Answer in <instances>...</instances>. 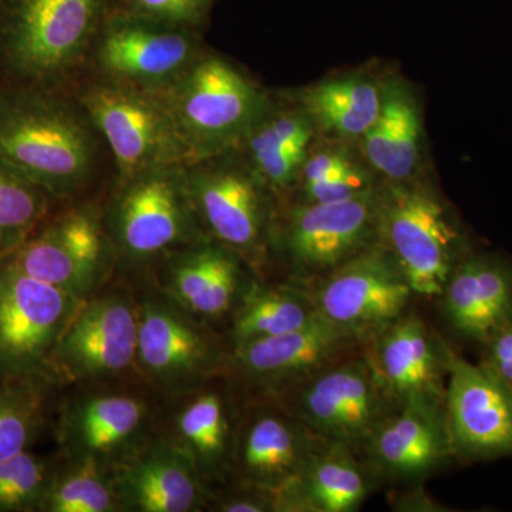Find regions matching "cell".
<instances>
[{
    "mask_svg": "<svg viewBox=\"0 0 512 512\" xmlns=\"http://www.w3.org/2000/svg\"><path fill=\"white\" fill-rule=\"evenodd\" d=\"M94 157L87 121L63 101L39 93L0 97V161L47 194L79 190Z\"/></svg>",
    "mask_w": 512,
    "mask_h": 512,
    "instance_id": "1",
    "label": "cell"
},
{
    "mask_svg": "<svg viewBox=\"0 0 512 512\" xmlns=\"http://www.w3.org/2000/svg\"><path fill=\"white\" fill-rule=\"evenodd\" d=\"M161 96L190 163L237 151L272 109L268 96L234 64L204 53Z\"/></svg>",
    "mask_w": 512,
    "mask_h": 512,
    "instance_id": "2",
    "label": "cell"
},
{
    "mask_svg": "<svg viewBox=\"0 0 512 512\" xmlns=\"http://www.w3.org/2000/svg\"><path fill=\"white\" fill-rule=\"evenodd\" d=\"M377 231L414 295L440 298L461 261L460 232L443 201L417 181H387L379 188Z\"/></svg>",
    "mask_w": 512,
    "mask_h": 512,
    "instance_id": "3",
    "label": "cell"
},
{
    "mask_svg": "<svg viewBox=\"0 0 512 512\" xmlns=\"http://www.w3.org/2000/svg\"><path fill=\"white\" fill-rule=\"evenodd\" d=\"M110 6L111 0H9L6 59L33 82L66 76L94 45Z\"/></svg>",
    "mask_w": 512,
    "mask_h": 512,
    "instance_id": "4",
    "label": "cell"
},
{
    "mask_svg": "<svg viewBox=\"0 0 512 512\" xmlns=\"http://www.w3.org/2000/svg\"><path fill=\"white\" fill-rule=\"evenodd\" d=\"M288 410L320 439L362 453L397 403L384 390L365 352L352 353L279 392Z\"/></svg>",
    "mask_w": 512,
    "mask_h": 512,
    "instance_id": "5",
    "label": "cell"
},
{
    "mask_svg": "<svg viewBox=\"0 0 512 512\" xmlns=\"http://www.w3.org/2000/svg\"><path fill=\"white\" fill-rule=\"evenodd\" d=\"M80 103L106 140L121 181L154 168L190 164L161 93L104 80L84 90Z\"/></svg>",
    "mask_w": 512,
    "mask_h": 512,
    "instance_id": "6",
    "label": "cell"
},
{
    "mask_svg": "<svg viewBox=\"0 0 512 512\" xmlns=\"http://www.w3.org/2000/svg\"><path fill=\"white\" fill-rule=\"evenodd\" d=\"M231 153L185 164V190L211 239L239 256L255 258L271 231V188L247 160Z\"/></svg>",
    "mask_w": 512,
    "mask_h": 512,
    "instance_id": "7",
    "label": "cell"
},
{
    "mask_svg": "<svg viewBox=\"0 0 512 512\" xmlns=\"http://www.w3.org/2000/svg\"><path fill=\"white\" fill-rule=\"evenodd\" d=\"M84 301L0 259V379H47L57 343Z\"/></svg>",
    "mask_w": 512,
    "mask_h": 512,
    "instance_id": "8",
    "label": "cell"
},
{
    "mask_svg": "<svg viewBox=\"0 0 512 512\" xmlns=\"http://www.w3.org/2000/svg\"><path fill=\"white\" fill-rule=\"evenodd\" d=\"M109 227L117 247L134 261L173 254L200 241L184 165L154 168L121 181L111 202Z\"/></svg>",
    "mask_w": 512,
    "mask_h": 512,
    "instance_id": "9",
    "label": "cell"
},
{
    "mask_svg": "<svg viewBox=\"0 0 512 512\" xmlns=\"http://www.w3.org/2000/svg\"><path fill=\"white\" fill-rule=\"evenodd\" d=\"M96 62L110 82L161 93L201 55L195 30L111 10L97 33Z\"/></svg>",
    "mask_w": 512,
    "mask_h": 512,
    "instance_id": "10",
    "label": "cell"
},
{
    "mask_svg": "<svg viewBox=\"0 0 512 512\" xmlns=\"http://www.w3.org/2000/svg\"><path fill=\"white\" fill-rule=\"evenodd\" d=\"M308 293L322 318L365 343L404 315L414 295L380 242L320 278Z\"/></svg>",
    "mask_w": 512,
    "mask_h": 512,
    "instance_id": "11",
    "label": "cell"
},
{
    "mask_svg": "<svg viewBox=\"0 0 512 512\" xmlns=\"http://www.w3.org/2000/svg\"><path fill=\"white\" fill-rule=\"evenodd\" d=\"M379 188L336 202H302L289 217L284 247L303 281H319L379 242Z\"/></svg>",
    "mask_w": 512,
    "mask_h": 512,
    "instance_id": "12",
    "label": "cell"
},
{
    "mask_svg": "<svg viewBox=\"0 0 512 512\" xmlns=\"http://www.w3.org/2000/svg\"><path fill=\"white\" fill-rule=\"evenodd\" d=\"M221 360L215 340L178 303L158 298L141 303L137 367L165 392H195Z\"/></svg>",
    "mask_w": 512,
    "mask_h": 512,
    "instance_id": "13",
    "label": "cell"
},
{
    "mask_svg": "<svg viewBox=\"0 0 512 512\" xmlns=\"http://www.w3.org/2000/svg\"><path fill=\"white\" fill-rule=\"evenodd\" d=\"M138 308L127 296L84 301L57 343L50 375L69 380L121 375L137 366Z\"/></svg>",
    "mask_w": 512,
    "mask_h": 512,
    "instance_id": "14",
    "label": "cell"
},
{
    "mask_svg": "<svg viewBox=\"0 0 512 512\" xmlns=\"http://www.w3.org/2000/svg\"><path fill=\"white\" fill-rule=\"evenodd\" d=\"M444 414L454 453L512 456V387L490 366L471 365L450 352Z\"/></svg>",
    "mask_w": 512,
    "mask_h": 512,
    "instance_id": "15",
    "label": "cell"
},
{
    "mask_svg": "<svg viewBox=\"0 0 512 512\" xmlns=\"http://www.w3.org/2000/svg\"><path fill=\"white\" fill-rule=\"evenodd\" d=\"M106 245L97 215L77 208L2 259L30 278L87 299L106 271Z\"/></svg>",
    "mask_w": 512,
    "mask_h": 512,
    "instance_id": "16",
    "label": "cell"
},
{
    "mask_svg": "<svg viewBox=\"0 0 512 512\" xmlns=\"http://www.w3.org/2000/svg\"><path fill=\"white\" fill-rule=\"evenodd\" d=\"M363 352L394 402L444 407L450 352L419 316L404 313L366 342Z\"/></svg>",
    "mask_w": 512,
    "mask_h": 512,
    "instance_id": "17",
    "label": "cell"
},
{
    "mask_svg": "<svg viewBox=\"0 0 512 512\" xmlns=\"http://www.w3.org/2000/svg\"><path fill=\"white\" fill-rule=\"evenodd\" d=\"M365 345L319 315L301 329L235 345L234 363L247 379L279 393Z\"/></svg>",
    "mask_w": 512,
    "mask_h": 512,
    "instance_id": "18",
    "label": "cell"
},
{
    "mask_svg": "<svg viewBox=\"0 0 512 512\" xmlns=\"http://www.w3.org/2000/svg\"><path fill=\"white\" fill-rule=\"evenodd\" d=\"M325 441L291 413L261 409L245 421L232 454L245 483L274 497L298 478Z\"/></svg>",
    "mask_w": 512,
    "mask_h": 512,
    "instance_id": "19",
    "label": "cell"
},
{
    "mask_svg": "<svg viewBox=\"0 0 512 512\" xmlns=\"http://www.w3.org/2000/svg\"><path fill=\"white\" fill-rule=\"evenodd\" d=\"M148 419L146 402L136 396L89 394L64 410L59 439L70 460L93 461L109 468L113 461H126L143 446Z\"/></svg>",
    "mask_w": 512,
    "mask_h": 512,
    "instance_id": "20",
    "label": "cell"
},
{
    "mask_svg": "<svg viewBox=\"0 0 512 512\" xmlns=\"http://www.w3.org/2000/svg\"><path fill=\"white\" fill-rule=\"evenodd\" d=\"M376 474L421 478L454 456L444 407L400 403L366 441L362 453Z\"/></svg>",
    "mask_w": 512,
    "mask_h": 512,
    "instance_id": "21",
    "label": "cell"
},
{
    "mask_svg": "<svg viewBox=\"0 0 512 512\" xmlns=\"http://www.w3.org/2000/svg\"><path fill=\"white\" fill-rule=\"evenodd\" d=\"M114 480L121 510L191 512L204 501V478L174 441L141 446L120 464Z\"/></svg>",
    "mask_w": 512,
    "mask_h": 512,
    "instance_id": "22",
    "label": "cell"
},
{
    "mask_svg": "<svg viewBox=\"0 0 512 512\" xmlns=\"http://www.w3.org/2000/svg\"><path fill=\"white\" fill-rule=\"evenodd\" d=\"M440 298L454 329L488 343L512 325V269L493 256L461 259Z\"/></svg>",
    "mask_w": 512,
    "mask_h": 512,
    "instance_id": "23",
    "label": "cell"
},
{
    "mask_svg": "<svg viewBox=\"0 0 512 512\" xmlns=\"http://www.w3.org/2000/svg\"><path fill=\"white\" fill-rule=\"evenodd\" d=\"M239 255L214 241L200 239L173 252L165 269V289L191 315L220 318L241 298Z\"/></svg>",
    "mask_w": 512,
    "mask_h": 512,
    "instance_id": "24",
    "label": "cell"
},
{
    "mask_svg": "<svg viewBox=\"0 0 512 512\" xmlns=\"http://www.w3.org/2000/svg\"><path fill=\"white\" fill-rule=\"evenodd\" d=\"M349 447L325 441L296 480L274 495L276 511L352 512L372 491L377 474Z\"/></svg>",
    "mask_w": 512,
    "mask_h": 512,
    "instance_id": "25",
    "label": "cell"
},
{
    "mask_svg": "<svg viewBox=\"0 0 512 512\" xmlns=\"http://www.w3.org/2000/svg\"><path fill=\"white\" fill-rule=\"evenodd\" d=\"M362 144L367 163L386 181L414 180L420 161L421 119L417 101L403 83L384 84L379 116Z\"/></svg>",
    "mask_w": 512,
    "mask_h": 512,
    "instance_id": "26",
    "label": "cell"
},
{
    "mask_svg": "<svg viewBox=\"0 0 512 512\" xmlns=\"http://www.w3.org/2000/svg\"><path fill=\"white\" fill-rule=\"evenodd\" d=\"M382 89L366 77H340L306 89L299 107L315 128L342 138H362L379 116Z\"/></svg>",
    "mask_w": 512,
    "mask_h": 512,
    "instance_id": "27",
    "label": "cell"
},
{
    "mask_svg": "<svg viewBox=\"0 0 512 512\" xmlns=\"http://www.w3.org/2000/svg\"><path fill=\"white\" fill-rule=\"evenodd\" d=\"M319 312L308 291L295 286H245L232 326L235 345L284 335L309 325Z\"/></svg>",
    "mask_w": 512,
    "mask_h": 512,
    "instance_id": "28",
    "label": "cell"
},
{
    "mask_svg": "<svg viewBox=\"0 0 512 512\" xmlns=\"http://www.w3.org/2000/svg\"><path fill=\"white\" fill-rule=\"evenodd\" d=\"M178 447L183 448L202 478L220 477L232 451L227 404L221 394L201 392L175 417Z\"/></svg>",
    "mask_w": 512,
    "mask_h": 512,
    "instance_id": "29",
    "label": "cell"
},
{
    "mask_svg": "<svg viewBox=\"0 0 512 512\" xmlns=\"http://www.w3.org/2000/svg\"><path fill=\"white\" fill-rule=\"evenodd\" d=\"M72 464L53 474L39 511L114 512L121 510L116 480L107 467L93 461L70 460Z\"/></svg>",
    "mask_w": 512,
    "mask_h": 512,
    "instance_id": "30",
    "label": "cell"
},
{
    "mask_svg": "<svg viewBox=\"0 0 512 512\" xmlns=\"http://www.w3.org/2000/svg\"><path fill=\"white\" fill-rule=\"evenodd\" d=\"M46 379H0V463L28 450L43 421Z\"/></svg>",
    "mask_w": 512,
    "mask_h": 512,
    "instance_id": "31",
    "label": "cell"
},
{
    "mask_svg": "<svg viewBox=\"0 0 512 512\" xmlns=\"http://www.w3.org/2000/svg\"><path fill=\"white\" fill-rule=\"evenodd\" d=\"M47 195L0 161V259L33 234L45 215Z\"/></svg>",
    "mask_w": 512,
    "mask_h": 512,
    "instance_id": "32",
    "label": "cell"
},
{
    "mask_svg": "<svg viewBox=\"0 0 512 512\" xmlns=\"http://www.w3.org/2000/svg\"><path fill=\"white\" fill-rule=\"evenodd\" d=\"M49 464L28 450L0 463V512L39 511L53 478Z\"/></svg>",
    "mask_w": 512,
    "mask_h": 512,
    "instance_id": "33",
    "label": "cell"
},
{
    "mask_svg": "<svg viewBox=\"0 0 512 512\" xmlns=\"http://www.w3.org/2000/svg\"><path fill=\"white\" fill-rule=\"evenodd\" d=\"M116 9L168 25L197 30L207 23L215 0H116Z\"/></svg>",
    "mask_w": 512,
    "mask_h": 512,
    "instance_id": "34",
    "label": "cell"
},
{
    "mask_svg": "<svg viewBox=\"0 0 512 512\" xmlns=\"http://www.w3.org/2000/svg\"><path fill=\"white\" fill-rule=\"evenodd\" d=\"M375 188L369 171L352 161L325 180L302 185L303 202L345 201L366 194Z\"/></svg>",
    "mask_w": 512,
    "mask_h": 512,
    "instance_id": "35",
    "label": "cell"
},
{
    "mask_svg": "<svg viewBox=\"0 0 512 512\" xmlns=\"http://www.w3.org/2000/svg\"><path fill=\"white\" fill-rule=\"evenodd\" d=\"M352 161V158L342 148L329 147L309 153L303 163L299 180L302 181V185L318 183L336 173L340 168L346 167Z\"/></svg>",
    "mask_w": 512,
    "mask_h": 512,
    "instance_id": "36",
    "label": "cell"
},
{
    "mask_svg": "<svg viewBox=\"0 0 512 512\" xmlns=\"http://www.w3.org/2000/svg\"><path fill=\"white\" fill-rule=\"evenodd\" d=\"M488 343L491 345L488 366L512 387V325L500 330Z\"/></svg>",
    "mask_w": 512,
    "mask_h": 512,
    "instance_id": "37",
    "label": "cell"
},
{
    "mask_svg": "<svg viewBox=\"0 0 512 512\" xmlns=\"http://www.w3.org/2000/svg\"><path fill=\"white\" fill-rule=\"evenodd\" d=\"M222 512H268L276 511L272 495L258 491L256 495H237L222 501L217 508Z\"/></svg>",
    "mask_w": 512,
    "mask_h": 512,
    "instance_id": "38",
    "label": "cell"
}]
</instances>
